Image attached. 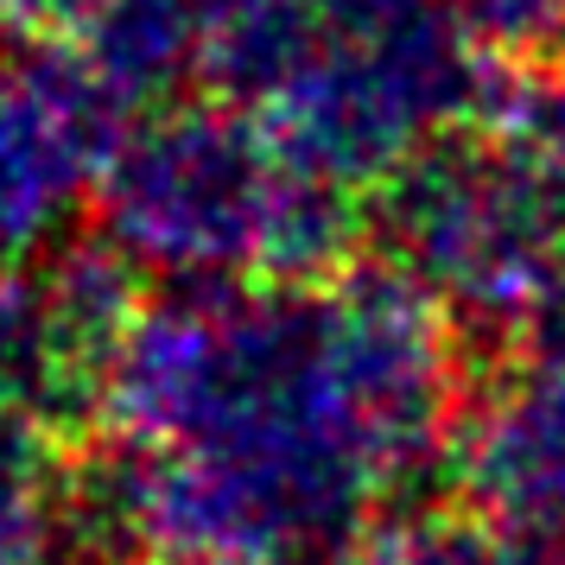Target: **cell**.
<instances>
[{"label":"cell","instance_id":"1","mask_svg":"<svg viewBox=\"0 0 565 565\" xmlns=\"http://www.w3.org/2000/svg\"><path fill=\"white\" fill-rule=\"evenodd\" d=\"M83 172V134L71 89L26 83V134L13 140L0 115V248L26 242L32 223L77 184Z\"/></svg>","mask_w":565,"mask_h":565},{"label":"cell","instance_id":"2","mask_svg":"<svg viewBox=\"0 0 565 565\" xmlns=\"http://www.w3.org/2000/svg\"><path fill=\"white\" fill-rule=\"evenodd\" d=\"M489 477L509 509H565V382L521 394L489 433Z\"/></svg>","mask_w":565,"mask_h":565}]
</instances>
